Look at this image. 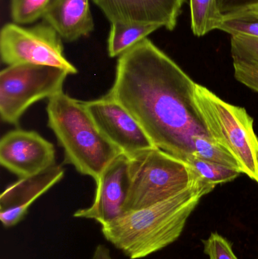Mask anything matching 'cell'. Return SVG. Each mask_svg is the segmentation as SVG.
<instances>
[{"instance_id":"1","label":"cell","mask_w":258,"mask_h":259,"mask_svg":"<svg viewBox=\"0 0 258 259\" xmlns=\"http://www.w3.org/2000/svg\"><path fill=\"white\" fill-rule=\"evenodd\" d=\"M195 83L147 37L118 57L108 95L133 115L156 147L187 163L201 158L239 170L208 133L194 100Z\"/></svg>"},{"instance_id":"2","label":"cell","mask_w":258,"mask_h":259,"mask_svg":"<svg viewBox=\"0 0 258 259\" xmlns=\"http://www.w3.org/2000/svg\"><path fill=\"white\" fill-rule=\"evenodd\" d=\"M215 187L199 181L163 202L123 213L101 225V234L129 258H145L178 240L201 198Z\"/></svg>"},{"instance_id":"3","label":"cell","mask_w":258,"mask_h":259,"mask_svg":"<svg viewBox=\"0 0 258 259\" xmlns=\"http://www.w3.org/2000/svg\"><path fill=\"white\" fill-rule=\"evenodd\" d=\"M48 126L65 152V161L83 175L96 180L122 152L97 127L83 102L64 92L51 97L46 106Z\"/></svg>"},{"instance_id":"4","label":"cell","mask_w":258,"mask_h":259,"mask_svg":"<svg viewBox=\"0 0 258 259\" xmlns=\"http://www.w3.org/2000/svg\"><path fill=\"white\" fill-rule=\"evenodd\" d=\"M194 100L212 140L258 184V137L246 109L230 104L195 83Z\"/></svg>"},{"instance_id":"5","label":"cell","mask_w":258,"mask_h":259,"mask_svg":"<svg viewBox=\"0 0 258 259\" xmlns=\"http://www.w3.org/2000/svg\"><path fill=\"white\" fill-rule=\"evenodd\" d=\"M128 161L124 213L163 202L203 181L190 164L157 147L130 155Z\"/></svg>"},{"instance_id":"6","label":"cell","mask_w":258,"mask_h":259,"mask_svg":"<svg viewBox=\"0 0 258 259\" xmlns=\"http://www.w3.org/2000/svg\"><path fill=\"white\" fill-rule=\"evenodd\" d=\"M69 73L47 65H10L0 72V116L5 123L17 125L35 103L63 92Z\"/></svg>"},{"instance_id":"7","label":"cell","mask_w":258,"mask_h":259,"mask_svg":"<svg viewBox=\"0 0 258 259\" xmlns=\"http://www.w3.org/2000/svg\"><path fill=\"white\" fill-rule=\"evenodd\" d=\"M63 39L46 22L24 27L8 23L0 31L2 62L8 66L21 64L62 68L70 74L77 69L64 54Z\"/></svg>"},{"instance_id":"8","label":"cell","mask_w":258,"mask_h":259,"mask_svg":"<svg viewBox=\"0 0 258 259\" xmlns=\"http://www.w3.org/2000/svg\"><path fill=\"white\" fill-rule=\"evenodd\" d=\"M83 103L100 132L123 154L156 147L133 115L110 96Z\"/></svg>"},{"instance_id":"9","label":"cell","mask_w":258,"mask_h":259,"mask_svg":"<svg viewBox=\"0 0 258 259\" xmlns=\"http://www.w3.org/2000/svg\"><path fill=\"white\" fill-rule=\"evenodd\" d=\"M56 149L53 143L35 131L17 129L0 140V163L19 178L40 173L54 165Z\"/></svg>"},{"instance_id":"10","label":"cell","mask_w":258,"mask_h":259,"mask_svg":"<svg viewBox=\"0 0 258 259\" xmlns=\"http://www.w3.org/2000/svg\"><path fill=\"white\" fill-rule=\"evenodd\" d=\"M128 164L125 154L115 158L95 181L96 188L92 205L77 210L74 217L92 219L101 225L121 216L130 184Z\"/></svg>"},{"instance_id":"11","label":"cell","mask_w":258,"mask_h":259,"mask_svg":"<svg viewBox=\"0 0 258 259\" xmlns=\"http://www.w3.org/2000/svg\"><path fill=\"white\" fill-rule=\"evenodd\" d=\"M114 22L151 24L174 30L186 0H92Z\"/></svg>"},{"instance_id":"12","label":"cell","mask_w":258,"mask_h":259,"mask_svg":"<svg viewBox=\"0 0 258 259\" xmlns=\"http://www.w3.org/2000/svg\"><path fill=\"white\" fill-rule=\"evenodd\" d=\"M65 175L62 165L49 168L10 184L0 196V220L5 228L18 225L27 214L30 205Z\"/></svg>"},{"instance_id":"13","label":"cell","mask_w":258,"mask_h":259,"mask_svg":"<svg viewBox=\"0 0 258 259\" xmlns=\"http://www.w3.org/2000/svg\"><path fill=\"white\" fill-rule=\"evenodd\" d=\"M42 18L68 42L89 36L95 29L89 0H53Z\"/></svg>"},{"instance_id":"14","label":"cell","mask_w":258,"mask_h":259,"mask_svg":"<svg viewBox=\"0 0 258 259\" xmlns=\"http://www.w3.org/2000/svg\"><path fill=\"white\" fill-rule=\"evenodd\" d=\"M157 25L136 23H111L107 40L108 54L111 58L119 57L124 52L160 29Z\"/></svg>"},{"instance_id":"15","label":"cell","mask_w":258,"mask_h":259,"mask_svg":"<svg viewBox=\"0 0 258 259\" xmlns=\"http://www.w3.org/2000/svg\"><path fill=\"white\" fill-rule=\"evenodd\" d=\"M190 15L192 32L198 37L218 30L224 18L217 0H190Z\"/></svg>"},{"instance_id":"16","label":"cell","mask_w":258,"mask_h":259,"mask_svg":"<svg viewBox=\"0 0 258 259\" xmlns=\"http://www.w3.org/2000/svg\"><path fill=\"white\" fill-rule=\"evenodd\" d=\"M218 30L233 36L258 38V9H247L224 15Z\"/></svg>"},{"instance_id":"17","label":"cell","mask_w":258,"mask_h":259,"mask_svg":"<svg viewBox=\"0 0 258 259\" xmlns=\"http://www.w3.org/2000/svg\"><path fill=\"white\" fill-rule=\"evenodd\" d=\"M188 164H190L203 181L215 187L233 181L242 174L234 167L201 158L192 159Z\"/></svg>"},{"instance_id":"18","label":"cell","mask_w":258,"mask_h":259,"mask_svg":"<svg viewBox=\"0 0 258 259\" xmlns=\"http://www.w3.org/2000/svg\"><path fill=\"white\" fill-rule=\"evenodd\" d=\"M53 0H11L10 15L14 23L33 24L43 17Z\"/></svg>"},{"instance_id":"19","label":"cell","mask_w":258,"mask_h":259,"mask_svg":"<svg viewBox=\"0 0 258 259\" xmlns=\"http://www.w3.org/2000/svg\"><path fill=\"white\" fill-rule=\"evenodd\" d=\"M233 62H241L258 66V38L245 36H231Z\"/></svg>"},{"instance_id":"20","label":"cell","mask_w":258,"mask_h":259,"mask_svg":"<svg viewBox=\"0 0 258 259\" xmlns=\"http://www.w3.org/2000/svg\"><path fill=\"white\" fill-rule=\"evenodd\" d=\"M202 243L209 259H239L233 252V243L218 233H212Z\"/></svg>"},{"instance_id":"21","label":"cell","mask_w":258,"mask_h":259,"mask_svg":"<svg viewBox=\"0 0 258 259\" xmlns=\"http://www.w3.org/2000/svg\"><path fill=\"white\" fill-rule=\"evenodd\" d=\"M235 78L258 93V66L241 62H233Z\"/></svg>"},{"instance_id":"22","label":"cell","mask_w":258,"mask_h":259,"mask_svg":"<svg viewBox=\"0 0 258 259\" xmlns=\"http://www.w3.org/2000/svg\"><path fill=\"white\" fill-rule=\"evenodd\" d=\"M222 15H229L247 9H258V0H217Z\"/></svg>"},{"instance_id":"23","label":"cell","mask_w":258,"mask_h":259,"mask_svg":"<svg viewBox=\"0 0 258 259\" xmlns=\"http://www.w3.org/2000/svg\"><path fill=\"white\" fill-rule=\"evenodd\" d=\"M92 259H113L110 250L105 245L99 244L95 247Z\"/></svg>"},{"instance_id":"24","label":"cell","mask_w":258,"mask_h":259,"mask_svg":"<svg viewBox=\"0 0 258 259\" xmlns=\"http://www.w3.org/2000/svg\"><path fill=\"white\" fill-rule=\"evenodd\" d=\"M257 259H258V258Z\"/></svg>"}]
</instances>
